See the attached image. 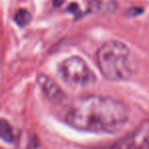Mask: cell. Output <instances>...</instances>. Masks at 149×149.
I'll list each match as a JSON object with an SVG mask.
<instances>
[{
    "mask_svg": "<svg viewBox=\"0 0 149 149\" xmlns=\"http://www.w3.org/2000/svg\"><path fill=\"white\" fill-rule=\"evenodd\" d=\"M129 120L128 107L110 96L88 95L72 100L64 113V122L83 132L112 134Z\"/></svg>",
    "mask_w": 149,
    "mask_h": 149,
    "instance_id": "obj_1",
    "label": "cell"
},
{
    "mask_svg": "<svg viewBox=\"0 0 149 149\" xmlns=\"http://www.w3.org/2000/svg\"><path fill=\"white\" fill-rule=\"evenodd\" d=\"M96 61L100 72L112 82H125L132 79L137 62L126 44L111 40L101 45L96 53Z\"/></svg>",
    "mask_w": 149,
    "mask_h": 149,
    "instance_id": "obj_2",
    "label": "cell"
},
{
    "mask_svg": "<svg viewBox=\"0 0 149 149\" xmlns=\"http://www.w3.org/2000/svg\"><path fill=\"white\" fill-rule=\"evenodd\" d=\"M61 80L72 87H86L96 82V76L83 58L72 56L64 59L58 68Z\"/></svg>",
    "mask_w": 149,
    "mask_h": 149,
    "instance_id": "obj_3",
    "label": "cell"
},
{
    "mask_svg": "<svg viewBox=\"0 0 149 149\" xmlns=\"http://www.w3.org/2000/svg\"><path fill=\"white\" fill-rule=\"evenodd\" d=\"M99 149H149V120H143L128 135Z\"/></svg>",
    "mask_w": 149,
    "mask_h": 149,
    "instance_id": "obj_4",
    "label": "cell"
},
{
    "mask_svg": "<svg viewBox=\"0 0 149 149\" xmlns=\"http://www.w3.org/2000/svg\"><path fill=\"white\" fill-rule=\"evenodd\" d=\"M38 84L44 95L51 101L59 103L65 99V95L61 91V89L54 83L53 80L45 74H40L38 77Z\"/></svg>",
    "mask_w": 149,
    "mask_h": 149,
    "instance_id": "obj_5",
    "label": "cell"
},
{
    "mask_svg": "<svg viewBox=\"0 0 149 149\" xmlns=\"http://www.w3.org/2000/svg\"><path fill=\"white\" fill-rule=\"evenodd\" d=\"M0 139L5 143H13L15 141V132L11 125L6 120H0Z\"/></svg>",
    "mask_w": 149,
    "mask_h": 149,
    "instance_id": "obj_6",
    "label": "cell"
},
{
    "mask_svg": "<svg viewBox=\"0 0 149 149\" xmlns=\"http://www.w3.org/2000/svg\"><path fill=\"white\" fill-rule=\"evenodd\" d=\"M32 15L27 9H19L15 15V22L19 27H25L31 22Z\"/></svg>",
    "mask_w": 149,
    "mask_h": 149,
    "instance_id": "obj_7",
    "label": "cell"
},
{
    "mask_svg": "<svg viewBox=\"0 0 149 149\" xmlns=\"http://www.w3.org/2000/svg\"><path fill=\"white\" fill-rule=\"evenodd\" d=\"M64 0H54L53 1V5L54 6H60V5L63 3Z\"/></svg>",
    "mask_w": 149,
    "mask_h": 149,
    "instance_id": "obj_8",
    "label": "cell"
}]
</instances>
